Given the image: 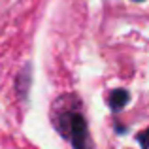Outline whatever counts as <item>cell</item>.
<instances>
[{
    "label": "cell",
    "mask_w": 149,
    "mask_h": 149,
    "mask_svg": "<svg viewBox=\"0 0 149 149\" xmlns=\"http://www.w3.org/2000/svg\"><path fill=\"white\" fill-rule=\"evenodd\" d=\"M81 102L76 95H62L51 106V123L55 130L72 143L74 149H95Z\"/></svg>",
    "instance_id": "1"
},
{
    "label": "cell",
    "mask_w": 149,
    "mask_h": 149,
    "mask_svg": "<svg viewBox=\"0 0 149 149\" xmlns=\"http://www.w3.org/2000/svg\"><path fill=\"white\" fill-rule=\"evenodd\" d=\"M30 64H25L21 68V72L17 74V77H15V89H17L19 96H21V100L25 102L26 100V95H29V89H30Z\"/></svg>",
    "instance_id": "2"
},
{
    "label": "cell",
    "mask_w": 149,
    "mask_h": 149,
    "mask_svg": "<svg viewBox=\"0 0 149 149\" xmlns=\"http://www.w3.org/2000/svg\"><path fill=\"white\" fill-rule=\"evenodd\" d=\"M128 100H130V95H128L127 89H113L108 95V104H109V109H111L113 113L121 111V109L128 104Z\"/></svg>",
    "instance_id": "3"
},
{
    "label": "cell",
    "mask_w": 149,
    "mask_h": 149,
    "mask_svg": "<svg viewBox=\"0 0 149 149\" xmlns=\"http://www.w3.org/2000/svg\"><path fill=\"white\" fill-rule=\"evenodd\" d=\"M136 140H138V143L142 146V149H149V128H146L143 132H140V134L136 136Z\"/></svg>",
    "instance_id": "4"
},
{
    "label": "cell",
    "mask_w": 149,
    "mask_h": 149,
    "mask_svg": "<svg viewBox=\"0 0 149 149\" xmlns=\"http://www.w3.org/2000/svg\"><path fill=\"white\" fill-rule=\"evenodd\" d=\"M134 2H142V0H134Z\"/></svg>",
    "instance_id": "5"
}]
</instances>
